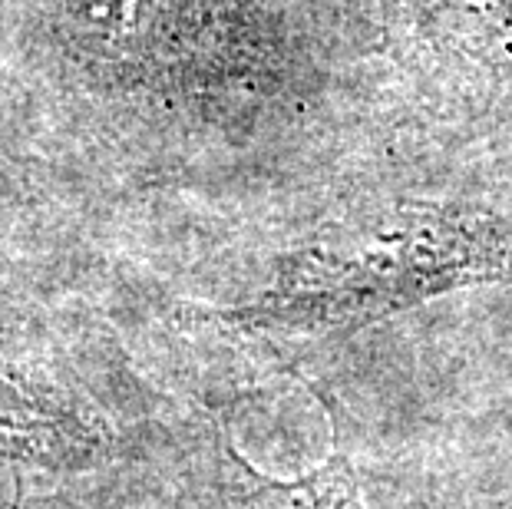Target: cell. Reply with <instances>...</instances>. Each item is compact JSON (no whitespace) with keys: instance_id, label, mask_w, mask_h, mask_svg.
Instances as JSON below:
<instances>
[{"instance_id":"1","label":"cell","mask_w":512,"mask_h":509,"mask_svg":"<svg viewBox=\"0 0 512 509\" xmlns=\"http://www.w3.org/2000/svg\"><path fill=\"white\" fill-rule=\"evenodd\" d=\"M512 281V215L407 202L304 245L275 291L238 318L275 334L357 331L450 291Z\"/></svg>"},{"instance_id":"2","label":"cell","mask_w":512,"mask_h":509,"mask_svg":"<svg viewBox=\"0 0 512 509\" xmlns=\"http://www.w3.org/2000/svg\"><path fill=\"white\" fill-rule=\"evenodd\" d=\"M407 24L437 47L483 70L512 73V0H397Z\"/></svg>"},{"instance_id":"3","label":"cell","mask_w":512,"mask_h":509,"mask_svg":"<svg viewBox=\"0 0 512 509\" xmlns=\"http://www.w3.org/2000/svg\"><path fill=\"white\" fill-rule=\"evenodd\" d=\"M255 480L258 486L248 493V509H367L357 470L341 447L298 480Z\"/></svg>"}]
</instances>
